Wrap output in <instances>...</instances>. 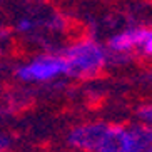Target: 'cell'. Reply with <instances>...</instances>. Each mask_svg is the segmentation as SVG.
<instances>
[{
  "label": "cell",
  "mask_w": 152,
  "mask_h": 152,
  "mask_svg": "<svg viewBox=\"0 0 152 152\" xmlns=\"http://www.w3.org/2000/svg\"><path fill=\"white\" fill-rule=\"evenodd\" d=\"M12 149V137L5 132H0V152H10Z\"/></svg>",
  "instance_id": "obj_10"
},
{
  "label": "cell",
  "mask_w": 152,
  "mask_h": 152,
  "mask_svg": "<svg viewBox=\"0 0 152 152\" xmlns=\"http://www.w3.org/2000/svg\"><path fill=\"white\" fill-rule=\"evenodd\" d=\"M2 2H4V0H0V5H2Z\"/></svg>",
  "instance_id": "obj_14"
},
{
  "label": "cell",
  "mask_w": 152,
  "mask_h": 152,
  "mask_svg": "<svg viewBox=\"0 0 152 152\" xmlns=\"http://www.w3.org/2000/svg\"><path fill=\"white\" fill-rule=\"evenodd\" d=\"M142 152H152V144H151V145H147V147L144 149Z\"/></svg>",
  "instance_id": "obj_12"
},
{
  "label": "cell",
  "mask_w": 152,
  "mask_h": 152,
  "mask_svg": "<svg viewBox=\"0 0 152 152\" xmlns=\"http://www.w3.org/2000/svg\"><path fill=\"white\" fill-rule=\"evenodd\" d=\"M27 4H35V2H39V0H25Z\"/></svg>",
  "instance_id": "obj_13"
},
{
  "label": "cell",
  "mask_w": 152,
  "mask_h": 152,
  "mask_svg": "<svg viewBox=\"0 0 152 152\" xmlns=\"http://www.w3.org/2000/svg\"><path fill=\"white\" fill-rule=\"evenodd\" d=\"M39 22H40V27H44L45 30L50 32V34H64L69 27L67 17L62 15V14H58V12L50 14L49 17L42 18V20H39Z\"/></svg>",
  "instance_id": "obj_6"
},
{
  "label": "cell",
  "mask_w": 152,
  "mask_h": 152,
  "mask_svg": "<svg viewBox=\"0 0 152 152\" xmlns=\"http://www.w3.org/2000/svg\"><path fill=\"white\" fill-rule=\"evenodd\" d=\"M67 64V77L92 79L99 75L109 64L107 50L92 37L77 39L60 50Z\"/></svg>",
  "instance_id": "obj_1"
},
{
  "label": "cell",
  "mask_w": 152,
  "mask_h": 152,
  "mask_svg": "<svg viewBox=\"0 0 152 152\" xmlns=\"http://www.w3.org/2000/svg\"><path fill=\"white\" fill-rule=\"evenodd\" d=\"M95 152H140L132 125L109 124Z\"/></svg>",
  "instance_id": "obj_4"
},
{
  "label": "cell",
  "mask_w": 152,
  "mask_h": 152,
  "mask_svg": "<svg viewBox=\"0 0 152 152\" xmlns=\"http://www.w3.org/2000/svg\"><path fill=\"white\" fill-rule=\"evenodd\" d=\"M15 77L25 84H47L67 77V64L60 52H44L18 65Z\"/></svg>",
  "instance_id": "obj_2"
},
{
  "label": "cell",
  "mask_w": 152,
  "mask_h": 152,
  "mask_svg": "<svg viewBox=\"0 0 152 152\" xmlns=\"http://www.w3.org/2000/svg\"><path fill=\"white\" fill-rule=\"evenodd\" d=\"M149 28L147 27H129L122 32L112 34L109 37L107 44L104 45L107 50L109 62L124 64L127 62L132 55V52L140 50Z\"/></svg>",
  "instance_id": "obj_3"
},
{
  "label": "cell",
  "mask_w": 152,
  "mask_h": 152,
  "mask_svg": "<svg viewBox=\"0 0 152 152\" xmlns=\"http://www.w3.org/2000/svg\"><path fill=\"white\" fill-rule=\"evenodd\" d=\"M107 125V122H84L72 127L67 134L69 147L75 152H95Z\"/></svg>",
  "instance_id": "obj_5"
},
{
  "label": "cell",
  "mask_w": 152,
  "mask_h": 152,
  "mask_svg": "<svg viewBox=\"0 0 152 152\" xmlns=\"http://www.w3.org/2000/svg\"><path fill=\"white\" fill-rule=\"evenodd\" d=\"M40 27V22L39 20H35L34 17H20L15 22V30L18 32V34H22V35H30V34H34V32L37 30V28Z\"/></svg>",
  "instance_id": "obj_7"
},
{
  "label": "cell",
  "mask_w": 152,
  "mask_h": 152,
  "mask_svg": "<svg viewBox=\"0 0 152 152\" xmlns=\"http://www.w3.org/2000/svg\"><path fill=\"white\" fill-rule=\"evenodd\" d=\"M140 52L147 57H152V28H149L147 35H145V40H144L142 47H140Z\"/></svg>",
  "instance_id": "obj_9"
},
{
  "label": "cell",
  "mask_w": 152,
  "mask_h": 152,
  "mask_svg": "<svg viewBox=\"0 0 152 152\" xmlns=\"http://www.w3.org/2000/svg\"><path fill=\"white\" fill-rule=\"evenodd\" d=\"M9 37H10V30L5 27V25L0 23V45H4L5 42L9 40Z\"/></svg>",
  "instance_id": "obj_11"
},
{
  "label": "cell",
  "mask_w": 152,
  "mask_h": 152,
  "mask_svg": "<svg viewBox=\"0 0 152 152\" xmlns=\"http://www.w3.org/2000/svg\"><path fill=\"white\" fill-rule=\"evenodd\" d=\"M135 117H137V124L147 125V127H152V102H145L140 104L135 110Z\"/></svg>",
  "instance_id": "obj_8"
}]
</instances>
